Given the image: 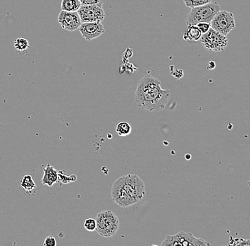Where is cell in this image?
I'll use <instances>...</instances> for the list:
<instances>
[{"mask_svg":"<svg viewBox=\"0 0 250 246\" xmlns=\"http://www.w3.org/2000/svg\"><path fill=\"white\" fill-rule=\"evenodd\" d=\"M171 96L169 90H163L158 78L146 75L138 82L134 93L135 102L138 107L153 112L161 111L167 107Z\"/></svg>","mask_w":250,"mask_h":246,"instance_id":"6da1fadb","label":"cell"},{"mask_svg":"<svg viewBox=\"0 0 250 246\" xmlns=\"http://www.w3.org/2000/svg\"><path fill=\"white\" fill-rule=\"evenodd\" d=\"M145 195V182L136 175H123L115 181L112 186V199L122 208L137 204Z\"/></svg>","mask_w":250,"mask_h":246,"instance_id":"7a4b0ae2","label":"cell"},{"mask_svg":"<svg viewBox=\"0 0 250 246\" xmlns=\"http://www.w3.org/2000/svg\"><path fill=\"white\" fill-rule=\"evenodd\" d=\"M220 10V4L217 1H211L204 5L193 7L187 15L185 24L188 27L191 25H196L200 22L211 24L212 19Z\"/></svg>","mask_w":250,"mask_h":246,"instance_id":"3957f363","label":"cell"},{"mask_svg":"<svg viewBox=\"0 0 250 246\" xmlns=\"http://www.w3.org/2000/svg\"><path fill=\"white\" fill-rule=\"evenodd\" d=\"M96 231L102 237H113L119 228V220L113 211L100 212L96 216Z\"/></svg>","mask_w":250,"mask_h":246,"instance_id":"277c9868","label":"cell"},{"mask_svg":"<svg viewBox=\"0 0 250 246\" xmlns=\"http://www.w3.org/2000/svg\"><path fill=\"white\" fill-rule=\"evenodd\" d=\"M200 42L206 50L213 52H223L228 46L227 37L216 32L214 29H209L207 33L202 34Z\"/></svg>","mask_w":250,"mask_h":246,"instance_id":"5b68a950","label":"cell"},{"mask_svg":"<svg viewBox=\"0 0 250 246\" xmlns=\"http://www.w3.org/2000/svg\"><path fill=\"white\" fill-rule=\"evenodd\" d=\"M209 243L203 239L195 237L191 233L180 231L172 236H167L164 238L163 246H210Z\"/></svg>","mask_w":250,"mask_h":246,"instance_id":"8992f818","label":"cell"},{"mask_svg":"<svg viewBox=\"0 0 250 246\" xmlns=\"http://www.w3.org/2000/svg\"><path fill=\"white\" fill-rule=\"evenodd\" d=\"M235 25L233 14L225 10L219 11L211 22L212 29L225 36L234 29Z\"/></svg>","mask_w":250,"mask_h":246,"instance_id":"52a82bcc","label":"cell"},{"mask_svg":"<svg viewBox=\"0 0 250 246\" xmlns=\"http://www.w3.org/2000/svg\"><path fill=\"white\" fill-rule=\"evenodd\" d=\"M78 13L82 23L102 22L105 18L102 7L96 4H82Z\"/></svg>","mask_w":250,"mask_h":246,"instance_id":"ba28073f","label":"cell"},{"mask_svg":"<svg viewBox=\"0 0 250 246\" xmlns=\"http://www.w3.org/2000/svg\"><path fill=\"white\" fill-rule=\"evenodd\" d=\"M58 22L63 29L68 32L78 30L82 24L78 12H70L63 10L58 15Z\"/></svg>","mask_w":250,"mask_h":246,"instance_id":"9c48e42d","label":"cell"},{"mask_svg":"<svg viewBox=\"0 0 250 246\" xmlns=\"http://www.w3.org/2000/svg\"><path fill=\"white\" fill-rule=\"evenodd\" d=\"M79 31L83 38L90 41L105 33V28L102 22L82 23Z\"/></svg>","mask_w":250,"mask_h":246,"instance_id":"30bf717a","label":"cell"},{"mask_svg":"<svg viewBox=\"0 0 250 246\" xmlns=\"http://www.w3.org/2000/svg\"><path fill=\"white\" fill-rule=\"evenodd\" d=\"M44 170V175H43L41 183L44 185H47L49 187H52L55 183L58 181V172L53 166L47 164L46 167L43 168Z\"/></svg>","mask_w":250,"mask_h":246,"instance_id":"8fae6325","label":"cell"},{"mask_svg":"<svg viewBox=\"0 0 250 246\" xmlns=\"http://www.w3.org/2000/svg\"><path fill=\"white\" fill-rule=\"evenodd\" d=\"M202 33L196 25L188 26L186 32L184 33L183 38L190 42H197L200 39Z\"/></svg>","mask_w":250,"mask_h":246,"instance_id":"7c38bea8","label":"cell"},{"mask_svg":"<svg viewBox=\"0 0 250 246\" xmlns=\"http://www.w3.org/2000/svg\"><path fill=\"white\" fill-rule=\"evenodd\" d=\"M82 4L80 0H62L61 8V10L66 12H78Z\"/></svg>","mask_w":250,"mask_h":246,"instance_id":"4fadbf2b","label":"cell"},{"mask_svg":"<svg viewBox=\"0 0 250 246\" xmlns=\"http://www.w3.org/2000/svg\"><path fill=\"white\" fill-rule=\"evenodd\" d=\"M20 184L25 191L29 192L33 191L36 187V183L33 181L32 177L29 175H24L21 178Z\"/></svg>","mask_w":250,"mask_h":246,"instance_id":"5bb4252c","label":"cell"},{"mask_svg":"<svg viewBox=\"0 0 250 246\" xmlns=\"http://www.w3.org/2000/svg\"><path fill=\"white\" fill-rule=\"evenodd\" d=\"M116 131L119 136L125 137L130 135L132 132V127L127 121H119L117 124Z\"/></svg>","mask_w":250,"mask_h":246,"instance_id":"9a60e30c","label":"cell"},{"mask_svg":"<svg viewBox=\"0 0 250 246\" xmlns=\"http://www.w3.org/2000/svg\"><path fill=\"white\" fill-rule=\"evenodd\" d=\"M14 45H15V50L18 53H22L30 47L29 41L23 38H19L15 40Z\"/></svg>","mask_w":250,"mask_h":246,"instance_id":"2e32d148","label":"cell"},{"mask_svg":"<svg viewBox=\"0 0 250 246\" xmlns=\"http://www.w3.org/2000/svg\"><path fill=\"white\" fill-rule=\"evenodd\" d=\"M212 0H183L184 4L187 7L193 8L199 6L204 5L211 2Z\"/></svg>","mask_w":250,"mask_h":246,"instance_id":"e0dca14e","label":"cell"},{"mask_svg":"<svg viewBox=\"0 0 250 246\" xmlns=\"http://www.w3.org/2000/svg\"><path fill=\"white\" fill-rule=\"evenodd\" d=\"M97 223L96 220L88 218L84 221V227L88 231H94L96 230Z\"/></svg>","mask_w":250,"mask_h":246,"instance_id":"ac0fdd59","label":"cell"},{"mask_svg":"<svg viewBox=\"0 0 250 246\" xmlns=\"http://www.w3.org/2000/svg\"><path fill=\"white\" fill-rule=\"evenodd\" d=\"M229 245L250 246V240L242 239V238H236V239H234L233 237H231Z\"/></svg>","mask_w":250,"mask_h":246,"instance_id":"d6986e66","label":"cell"},{"mask_svg":"<svg viewBox=\"0 0 250 246\" xmlns=\"http://www.w3.org/2000/svg\"><path fill=\"white\" fill-rule=\"evenodd\" d=\"M196 26L199 28V30L201 32L202 34L207 33L209 31V29H211V24L210 23L200 22L196 24Z\"/></svg>","mask_w":250,"mask_h":246,"instance_id":"ffe728a7","label":"cell"},{"mask_svg":"<svg viewBox=\"0 0 250 246\" xmlns=\"http://www.w3.org/2000/svg\"><path fill=\"white\" fill-rule=\"evenodd\" d=\"M83 4H96L102 7L105 0H80Z\"/></svg>","mask_w":250,"mask_h":246,"instance_id":"44dd1931","label":"cell"},{"mask_svg":"<svg viewBox=\"0 0 250 246\" xmlns=\"http://www.w3.org/2000/svg\"><path fill=\"white\" fill-rule=\"evenodd\" d=\"M44 246H56V238L52 236H49L45 238L44 242Z\"/></svg>","mask_w":250,"mask_h":246,"instance_id":"7402d4cb","label":"cell"},{"mask_svg":"<svg viewBox=\"0 0 250 246\" xmlns=\"http://www.w3.org/2000/svg\"><path fill=\"white\" fill-rule=\"evenodd\" d=\"M58 180L64 184H67V183L71 182L72 180H70V177L67 176L65 174L62 173V172H60V173H58Z\"/></svg>","mask_w":250,"mask_h":246,"instance_id":"603a6c76","label":"cell"},{"mask_svg":"<svg viewBox=\"0 0 250 246\" xmlns=\"http://www.w3.org/2000/svg\"><path fill=\"white\" fill-rule=\"evenodd\" d=\"M173 75L174 78H177V79H180L183 77V73L182 70H176V73H171Z\"/></svg>","mask_w":250,"mask_h":246,"instance_id":"cb8c5ba5","label":"cell"},{"mask_svg":"<svg viewBox=\"0 0 250 246\" xmlns=\"http://www.w3.org/2000/svg\"><path fill=\"white\" fill-rule=\"evenodd\" d=\"M215 67H216V63H215L214 61H210V62L208 63V70H213Z\"/></svg>","mask_w":250,"mask_h":246,"instance_id":"d4e9b609","label":"cell"},{"mask_svg":"<svg viewBox=\"0 0 250 246\" xmlns=\"http://www.w3.org/2000/svg\"><path fill=\"white\" fill-rule=\"evenodd\" d=\"M185 158H186L187 160L191 159V156L190 154H186L185 155Z\"/></svg>","mask_w":250,"mask_h":246,"instance_id":"484cf974","label":"cell"}]
</instances>
